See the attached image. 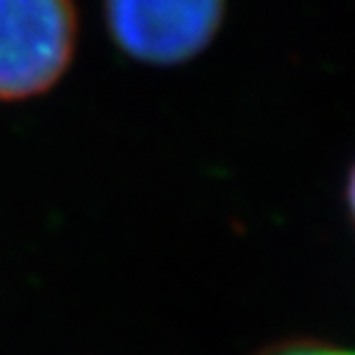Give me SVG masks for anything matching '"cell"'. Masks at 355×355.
I'll use <instances>...</instances> for the list:
<instances>
[{
  "label": "cell",
  "mask_w": 355,
  "mask_h": 355,
  "mask_svg": "<svg viewBox=\"0 0 355 355\" xmlns=\"http://www.w3.org/2000/svg\"><path fill=\"white\" fill-rule=\"evenodd\" d=\"M345 200H347V211H350V218L355 224V164L347 174V184H345Z\"/></svg>",
  "instance_id": "obj_4"
},
{
  "label": "cell",
  "mask_w": 355,
  "mask_h": 355,
  "mask_svg": "<svg viewBox=\"0 0 355 355\" xmlns=\"http://www.w3.org/2000/svg\"><path fill=\"white\" fill-rule=\"evenodd\" d=\"M266 355H355L353 347H331V345H311V343H300V345H284V347H277Z\"/></svg>",
  "instance_id": "obj_3"
},
{
  "label": "cell",
  "mask_w": 355,
  "mask_h": 355,
  "mask_svg": "<svg viewBox=\"0 0 355 355\" xmlns=\"http://www.w3.org/2000/svg\"><path fill=\"white\" fill-rule=\"evenodd\" d=\"M227 0H105V24L129 58L150 66L187 64L214 42Z\"/></svg>",
  "instance_id": "obj_2"
},
{
  "label": "cell",
  "mask_w": 355,
  "mask_h": 355,
  "mask_svg": "<svg viewBox=\"0 0 355 355\" xmlns=\"http://www.w3.org/2000/svg\"><path fill=\"white\" fill-rule=\"evenodd\" d=\"M74 0H0V103L53 89L74 61Z\"/></svg>",
  "instance_id": "obj_1"
}]
</instances>
